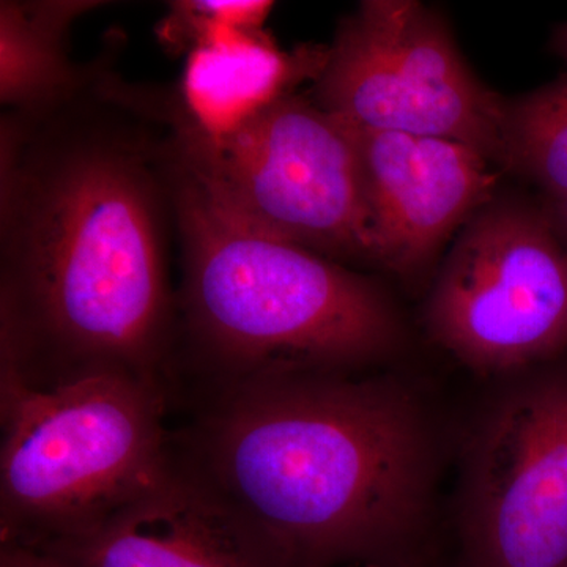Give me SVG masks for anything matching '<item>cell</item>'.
Masks as SVG:
<instances>
[{
    "instance_id": "cell-1",
    "label": "cell",
    "mask_w": 567,
    "mask_h": 567,
    "mask_svg": "<svg viewBox=\"0 0 567 567\" xmlns=\"http://www.w3.org/2000/svg\"><path fill=\"white\" fill-rule=\"evenodd\" d=\"M121 44L69 102L0 118V371L35 385H174L167 91L123 80Z\"/></svg>"
},
{
    "instance_id": "cell-2",
    "label": "cell",
    "mask_w": 567,
    "mask_h": 567,
    "mask_svg": "<svg viewBox=\"0 0 567 567\" xmlns=\"http://www.w3.org/2000/svg\"><path fill=\"white\" fill-rule=\"evenodd\" d=\"M450 450L432 395L388 368L254 380L171 436L278 567L425 559Z\"/></svg>"
},
{
    "instance_id": "cell-3",
    "label": "cell",
    "mask_w": 567,
    "mask_h": 567,
    "mask_svg": "<svg viewBox=\"0 0 567 567\" xmlns=\"http://www.w3.org/2000/svg\"><path fill=\"white\" fill-rule=\"evenodd\" d=\"M182 252L175 377L208 395L265 377L385 369L404 353V317L382 284L256 229L183 166L173 144Z\"/></svg>"
},
{
    "instance_id": "cell-4",
    "label": "cell",
    "mask_w": 567,
    "mask_h": 567,
    "mask_svg": "<svg viewBox=\"0 0 567 567\" xmlns=\"http://www.w3.org/2000/svg\"><path fill=\"white\" fill-rule=\"evenodd\" d=\"M167 399L169 388L125 372L43 385L0 374L2 544L76 535L162 475Z\"/></svg>"
},
{
    "instance_id": "cell-5",
    "label": "cell",
    "mask_w": 567,
    "mask_h": 567,
    "mask_svg": "<svg viewBox=\"0 0 567 567\" xmlns=\"http://www.w3.org/2000/svg\"><path fill=\"white\" fill-rule=\"evenodd\" d=\"M169 122L183 166L227 212L347 267H379L357 145L315 100L287 96L223 141Z\"/></svg>"
},
{
    "instance_id": "cell-6",
    "label": "cell",
    "mask_w": 567,
    "mask_h": 567,
    "mask_svg": "<svg viewBox=\"0 0 567 567\" xmlns=\"http://www.w3.org/2000/svg\"><path fill=\"white\" fill-rule=\"evenodd\" d=\"M488 382L454 443L462 567H567V352Z\"/></svg>"
},
{
    "instance_id": "cell-7",
    "label": "cell",
    "mask_w": 567,
    "mask_h": 567,
    "mask_svg": "<svg viewBox=\"0 0 567 567\" xmlns=\"http://www.w3.org/2000/svg\"><path fill=\"white\" fill-rule=\"evenodd\" d=\"M427 333L484 380L567 352V248L544 205L494 197L470 218L424 308Z\"/></svg>"
},
{
    "instance_id": "cell-8",
    "label": "cell",
    "mask_w": 567,
    "mask_h": 567,
    "mask_svg": "<svg viewBox=\"0 0 567 567\" xmlns=\"http://www.w3.org/2000/svg\"><path fill=\"white\" fill-rule=\"evenodd\" d=\"M315 102L357 128L461 142L505 169L507 100L466 65L435 10L364 0L328 44Z\"/></svg>"
},
{
    "instance_id": "cell-9",
    "label": "cell",
    "mask_w": 567,
    "mask_h": 567,
    "mask_svg": "<svg viewBox=\"0 0 567 567\" xmlns=\"http://www.w3.org/2000/svg\"><path fill=\"white\" fill-rule=\"evenodd\" d=\"M344 125L360 158L379 267L416 278L494 199L498 169L461 142Z\"/></svg>"
},
{
    "instance_id": "cell-10",
    "label": "cell",
    "mask_w": 567,
    "mask_h": 567,
    "mask_svg": "<svg viewBox=\"0 0 567 567\" xmlns=\"http://www.w3.org/2000/svg\"><path fill=\"white\" fill-rule=\"evenodd\" d=\"M32 548L66 567H278L173 453L162 475L102 520Z\"/></svg>"
},
{
    "instance_id": "cell-11",
    "label": "cell",
    "mask_w": 567,
    "mask_h": 567,
    "mask_svg": "<svg viewBox=\"0 0 567 567\" xmlns=\"http://www.w3.org/2000/svg\"><path fill=\"white\" fill-rule=\"evenodd\" d=\"M328 44L284 51L265 29L216 25L185 54L181 81L171 87V115L205 141H223L316 82Z\"/></svg>"
},
{
    "instance_id": "cell-12",
    "label": "cell",
    "mask_w": 567,
    "mask_h": 567,
    "mask_svg": "<svg viewBox=\"0 0 567 567\" xmlns=\"http://www.w3.org/2000/svg\"><path fill=\"white\" fill-rule=\"evenodd\" d=\"M99 0L0 2V103L3 111L33 112L69 102L84 91L106 59L73 61L70 35Z\"/></svg>"
},
{
    "instance_id": "cell-13",
    "label": "cell",
    "mask_w": 567,
    "mask_h": 567,
    "mask_svg": "<svg viewBox=\"0 0 567 567\" xmlns=\"http://www.w3.org/2000/svg\"><path fill=\"white\" fill-rule=\"evenodd\" d=\"M505 171L520 174L544 200L567 199V71L507 103Z\"/></svg>"
},
{
    "instance_id": "cell-14",
    "label": "cell",
    "mask_w": 567,
    "mask_h": 567,
    "mask_svg": "<svg viewBox=\"0 0 567 567\" xmlns=\"http://www.w3.org/2000/svg\"><path fill=\"white\" fill-rule=\"evenodd\" d=\"M0 567H66L39 548L3 543Z\"/></svg>"
},
{
    "instance_id": "cell-15",
    "label": "cell",
    "mask_w": 567,
    "mask_h": 567,
    "mask_svg": "<svg viewBox=\"0 0 567 567\" xmlns=\"http://www.w3.org/2000/svg\"><path fill=\"white\" fill-rule=\"evenodd\" d=\"M548 218L554 224L558 237L567 248V199L561 200H543Z\"/></svg>"
},
{
    "instance_id": "cell-16",
    "label": "cell",
    "mask_w": 567,
    "mask_h": 567,
    "mask_svg": "<svg viewBox=\"0 0 567 567\" xmlns=\"http://www.w3.org/2000/svg\"><path fill=\"white\" fill-rule=\"evenodd\" d=\"M551 50L567 63V22L559 24L551 33Z\"/></svg>"
},
{
    "instance_id": "cell-17",
    "label": "cell",
    "mask_w": 567,
    "mask_h": 567,
    "mask_svg": "<svg viewBox=\"0 0 567 567\" xmlns=\"http://www.w3.org/2000/svg\"><path fill=\"white\" fill-rule=\"evenodd\" d=\"M346 567H429L425 559H417V561L399 563V565H354Z\"/></svg>"
}]
</instances>
